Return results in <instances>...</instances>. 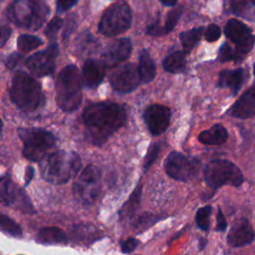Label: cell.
<instances>
[{
  "label": "cell",
  "instance_id": "cell-1",
  "mask_svg": "<svg viewBox=\"0 0 255 255\" xmlns=\"http://www.w3.org/2000/svg\"><path fill=\"white\" fill-rule=\"evenodd\" d=\"M88 137L94 144L104 143L127 121L123 106L113 102H100L89 105L83 112Z\"/></svg>",
  "mask_w": 255,
  "mask_h": 255
},
{
  "label": "cell",
  "instance_id": "cell-2",
  "mask_svg": "<svg viewBox=\"0 0 255 255\" xmlns=\"http://www.w3.org/2000/svg\"><path fill=\"white\" fill-rule=\"evenodd\" d=\"M42 177L53 184H63L74 178L82 167V159L75 151L57 150L40 161Z\"/></svg>",
  "mask_w": 255,
  "mask_h": 255
},
{
  "label": "cell",
  "instance_id": "cell-3",
  "mask_svg": "<svg viewBox=\"0 0 255 255\" xmlns=\"http://www.w3.org/2000/svg\"><path fill=\"white\" fill-rule=\"evenodd\" d=\"M83 77L75 65L64 67L59 73L56 83V103L64 112H74L82 104V85Z\"/></svg>",
  "mask_w": 255,
  "mask_h": 255
},
{
  "label": "cell",
  "instance_id": "cell-4",
  "mask_svg": "<svg viewBox=\"0 0 255 255\" xmlns=\"http://www.w3.org/2000/svg\"><path fill=\"white\" fill-rule=\"evenodd\" d=\"M9 95L14 105L25 113L35 112L45 103L39 82L23 71L14 74Z\"/></svg>",
  "mask_w": 255,
  "mask_h": 255
},
{
  "label": "cell",
  "instance_id": "cell-5",
  "mask_svg": "<svg viewBox=\"0 0 255 255\" xmlns=\"http://www.w3.org/2000/svg\"><path fill=\"white\" fill-rule=\"evenodd\" d=\"M49 13L44 0H14L7 9V17L14 25L31 31L41 28Z\"/></svg>",
  "mask_w": 255,
  "mask_h": 255
},
{
  "label": "cell",
  "instance_id": "cell-6",
  "mask_svg": "<svg viewBox=\"0 0 255 255\" xmlns=\"http://www.w3.org/2000/svg\"><path fill=\"white\" fill-rule=\"evenodd\" d=\"M18 135L23 142V155L32 161H41L56 145L54 134L40 128H19Z\"/></svg>",
  "mask_w": 255,
  "mask_h": 255
},
{
  "label": "cell",
  "instance_id": "cell-7",
  "mask_svg": "<svg viewBox=\"0 0 255 255\" xmlns=\"http://www.w3.org/2000/svg\"><path fill=\"white\" fill-rule=\"evenodd\" d=\"M204 180L207 186L213 190L230 184L238 187L244 181V176L240 168L227 159H213L204 167Z\"/></svg>",
  "mask_w": 255,
  "mask_h": 255
},
{
  "label": "cell",
  "instance_id": "cell-8",
  "mask_svg": "<svg viewBox=\"0 0 255 255\" xmlns=\"http://www.w3.org/2000/svg\"><path fill=\"white\" fill-rule=\"evenodd\" d=\"M102 187V172L99 167L90 164L84 168L75 180L72 191L75 199L83 204L90 205L98 198Z\"/></svg>",
  "mask_w": 255,
  "mask_h": 255
},
{
  "label": "cell",
  "instance_id": "cell-9",
  "mask_svg": "<svg viewBox=\"0 0 255 255\" xmlns=\"http://www.w3.org/2000/svg\"><path fill=\"white\" fill-rule=\"evenodd\" d=\"M131 24V11L129 6L122 1L110 6L101 18L99 32L111 37L124 33Z\"/></svg>",
  "mask_w": 255,
  "mask_h": 255
},
{
  "label": "cell",
  "instance_id": "cell-10",
  "mask_svg": "<svg viewBox=\"0 0 255 255\" xmlns=\"http://www.w3.org/2000/svg\"><path fill=\"white\" fill-rule=\"evenodd\" d=\"M200 167V161L178 151H171L164 160V169L171 178L178 181H188L193 178Z\"/></svg>",
  "mask_w": 255,
  "mask_h": 255
},
{
  "label": "cell",
  "instance_id": "cell-11",
  "mask_svg": "<svg viewBox=\"0 0 255 255\" xmlns=\"http://www.w3.org/2000/svg\"><path fill=\"white\" fill-rule=\"evenodd\" d=\"M224 33L235 44V62H240L253 49L255 35L246 24L237 19L228 20L224 28Z\"/></svg>",
  "mask_w": 255,
  "mask_h": 255
},
{
  "label": "cell",
  "instance_id": "cell-12",
  "mask_svg": "<svg viewBox=\"0 0 255 255\" xmlns=\"http://www.w3.org/2000/svg\"><path fill=\"white\" fill-rule=\"evenodd\" d=\"M0 193L2 202L7 206H13L27 214H34L36 210L26 192L16 185L9 174H4L1 177Z\"/></svg>",
  "mask_w": 255,
  "mask_h": 255
},
{
  "label": "cell",
  "instance_id": "cell-13",
  "mask_svg": "<svg viewBox=\"0 0 255 255\" xmlns=\"http://www.w3.org/2000/svg\"><path fill=\"white\" fill-rule=\"evenodd\" d=\"M141 82L138 67L132 63L116 68L110 76L112 88L120 94H128L135 90Z\"/></svg>",
  "mask_w": 255,
  "mask_h": 255
},
{
  "label": "cell",
  "instance_id": "cell-14",
  "mask_svg": "<svg viewBox=\"0 0 255 255\" xmlns=\"http://www.w3.org/2000/svg\"><path fill=\"white\" fill-rule=\"evenodd\" d=\"M59 54V46L53 42L43 51L37 52L26 60L27 69L36 77H44L54 73L55 60Z\"/></svg>",
  "mask_w": 255,
  "mask_h": 255
},
{
  "label": "cell",
  "instance_id": "cell-15",
  "mask_svg": "<svg viewBox=\"0 0 255 255\" xmlns=\"http://www.w3.org/2000/svg\"><path fill=\"white\" fill-rule=\"evenodd\" d=\"M170 117V109L159 104L151 105L143 112V121L152 135H159L167 129Z\"/></svg>",
  "mask_w": 255,
  "mask_h": 255
},
{
  "label": "cell",
  "instance_id": "cell-16",
  "mask_svg": "<svg viewBox=\"0 0 255 255\" xmlns=\"http://www.w3.org/2000/svg\"><path fill=\"white\" fill-rule=\"evenodd\" d=\"M254 239V229L245 217L236 219L227 234V243L234 248L247 246L251 244Z\"/></svg>",
  "mask_w": 255,
  "mask_h": 255
},
{
  "label": "cell",
  "instance_id": "cell-17",
  "mask_svg": "<svg viewBox=\"0 0 255 255\" xmlns=\"http://www.w3.org/2000/svg\"><path fill=\"white\" fill-rule=\"evenodd\" d=\"M131 52V42L128 38H120L111 42L102 54V60L107 67H113L127 60Z\"/></svg>",
  "mask_w": 255,
  "mask_h": 255
},
{
  "label": "cell",
  "instance_id": "cell-18",
  "mask_svg": "<svg viewBox=\"0 0 255 255\" xmlns=\"http://www.w3.org/2000/svg\"><path fill=\"white\" fill-rule=\"evenodd\" d=\"M228 114L234 118L242 120L255 116V83L232 105Z\"/></svg>",
  "mask_w": 255,
  "mask_h": 255
},
{
  "label": "cell",
  "instance_id": "cell-19",
  "mask_svg": "<svg viewBox=\"0 0 255 255\" xmlns=\"http://www.w3.org/2000/svg\"><path fill=\"white\" fill-rule=\"evenodd\" d=\"M107 65L103 60L88 59L82 70L84 85L89 89H96L104 80Z\"/></svg>",
  "mask_w": 255,
  "mask_h": 255
},
{
  "label": "cell",
  "instance_id": "cell-20",
  "mask_svg": "<svg viewBox=\"0 0 255 255\" xmlns=\"http://www.w3.org/2000/svg\"><path fill=\"white\" fill-rule=\"evenodd\" d=\"M246 79V72L243 68L233 70H223L219 73L217 86L228 88L233 96H236L242 88Z\"/></svg>",
  "mask_w": 255,
  "mask_h": 255
},
{
  "label": "cell",
  "instance_id": "cell-21",
  "mask_svg": "<svg viewBox=\"0 0 255 255\" xmlns=\"http://www.w3.org/2000/svg\"><path fill=\"white\" fill-rule=\"evenodd\" d=\"M72 238L77 243L92 244L102 238L101 230L92 224H77L72 228Z\"/></svg>",
  "mask_w": 255,
  "mask_h": 255
},
{
  "label": "cell",
  "instance_id": "cell-22",
  "mask_svg": "<svg viewBox=\"0 0 255 255\" xmlns=\"http://www.w3.org/2000/svg\"><path fill=\"white\" fill-rule=\"evenodd\" d=\"M228 138V131L224 126L215 124L208 129L198 134V140L207 145H219L224 143Z\"/></svg>",
  "mask_w": 255,
  "mask_h": 255
},
{
  "label": "cell",
  "instance_id": "cell-23",
  "mask_svg": "<svg viewBox=\"0 0 255 255\" xmlns=\"http://www.w3.org/2000/svg\"><path fill=\"white\" fill-rule=\"evenodd\" d=\"M36 241L44 245L66 244L68 242V237L61 228L51 226L41 228L36 235Z\"/></svg>",
  "mask_w": 255,
  "mask_h": 255
},
{
  "label": "cell",
  "instance_id": "cell-24",
  "mask_svg": "<svg viewBox=\"0 0 255 255\" xmlns=\"http://www.w3.org/2000/svg\"><path fill=\"white\" fill-rule=\"evenodd\" d=\"M137 67L142 83L147 84L154 79L156 74V68L149 53L145 49H142L139 53Z\"/></svg>",
  "mask_w": 255,
  "mask_h": 255
},
{
  "label": "cell",
  "instance_id": "cell-25",
  "mask_svg": "<svg viewBox=\"0 0 255 255\" xmlns=\"http://www.w3.org/2000/svg\"><path fill=\"white\" fill-rule=\"evenodd\" d=\"M230 9L238 17L255 21V0H231Z\"/></svg>",
  "mask_w": 255,
  "mask_h": 255
},
{
  "label": "cell",
  "instance_id": "cell-26",
  "mask_svg": "<svg viewBox=\"0 0 255 255\" xmlns=\"http://www.w3.org/2000/svg\"><path fill=\"white\" fill-rule=\"evenodd\" d=\"M185 54L184 51H176L166 56L162 61L163 69L171 74L183 72L186 66Z\"/></svg>",
  "mask_w": 255,
  "mask_h": 255
},
{
  "label": "cell",
  "instance_id": "cell-27",
  "mask_svg": "<svg viewBox=\"0 0 255 255\" xmlns=\"http://www.w3.org/2000/svg\"><path fill=\"white\" fill-rule=\"evenodd\" d=\"M141 198V184H138L133 192L130 194L129 198L126 201V203L122 206L121 210L119 211V216L121 219L131 217L136 209L139 206Z\"/></svg>",
  "mask_w": 255,
  "mask_h": 255
},
{
  "label": "cell",
  "instance_id": "cell-28",
  "mask_svg": "<svg viewBox=\"0 0 255 255\" xmlns=\"http://www.w3.org/2000/svg\"><path fill=\"white\" fill-rule=\"evenodd\" d=\"M203 34V27H197L190 29L188 31H184L180 33L179 38L182 44L184 52L187 54L189 53L200 41L201 36Z\"/></svg>",
  "mask_w": 255,
  "mask_h": 255
},
{
  "label": "cell",
  "instance_id": "cell-29",
  "mask_svg": "<svg viewBox=\"0 0 255 255\" xmlns=\"http://www.w3.org/2000/svg\"><path fill=\"white\" fill-rule=\"evenodd\" d=\"M99 48L98 40L90 33L85 32L76 41V50L80 55H89Z\"/></svg>",
  "mask_w": 255,
  "mask_h": 255
},
{
  "label": "cell",
  "instance_id": "cell-30",
  "mask_svg": "<svg viewBox=\"0 0 255 255\" xmlns=\"http://www.w3.org/2000/svg\"><path fill=\"white\" fill-rule=\"evenodd\" d=\"M162 217L159 215H156V214H153L150 212H145L143 214L138 215L137 217H135L132 220L131 227L134 230V232L136 231L137 233H141V232H144L149 227H151L153 224H155Z\"/></svg>",
  "mask_w": 255,
  "mask_h": 255
},
{
  "label": "cell",
  "instance_id": "cell-31",
  "mask_svg": "<svg viewBox=\"0 0 255 255\" xmlns=\"http://www.w3.org/2000/svg\"><path fill=\"white\" fill-rule=\"evenodd\" d=\"M43 44L42 39L37 36L29 35V34H22L17 39V47L21 52H30Z\"/></svg>",
  "mask_w": 255,
  "mask_h": 255
},
{
  "label": "cell",
  "instance_id": "cell-32",
  "mask_svg": "<svg viewBox=\"0 0 255 255\" xmlns=\"http://www.w3.org/2000/svg\"><path fill=\"white\" fill-rule=\"evenodd\" d=\"M0 228L4 233L9 234L10 236L20 238L22 237V228L21 226L15 222L10 217L6 216L5 214L0 215Z\"/></svg>",
  "mask_w": 255,
  "mask_h": 255
},
{
  "label": "cell",
  "instance_id": "cell-33",
  "mask_svg": "<svg viewBox=\"0 0 255 255\" xmlns=\"http://www.w3.org/2000/svg\"><path fill=\"white\" fill-rule=\"evenodd\" d=\"M212 212V206L211 205H205L203 207H200L195 214V222L203 231H208L209 225H210V215Z\"/></svg>",
  "mask_w": 255,
  "mask_h": 255
},
{
  "label": "cell",
  "instance_id": "cell-34",
  "mask_svg": "<svg viewBox=\"0 0 255 255\" xmlns=\"http://www.w3.org/2000/svg\"><path fill=\"white\" fill-rule=\"evenodd\" d=\"M160 147H161V143L159 141L153 142L152 144L149 145L147 152L144 156V160H143V170L146 171L150 165L155 161V159L157 158L159 151H160Z\"/></svg>",
  "mask_w": 255,
  "mask_h": 255
},
{
  "label": "cell",
  "instance_id": "cell-35",
  "mask_svg": "<svg viewBox=\"0 0 255 255\" xmlns=\"http://www.w3.org/2000/svg\"><path fill=\"white\" fill-rule=\"evenodd\" d=\"M183 9L182 7H178L175 8L173 10H171L166 17V21H165V25H164V31L165 33H169L177 24L180 16L182 15Z\"/></svg>",
  "mask_w": 255,
  "mask_h": 255
},
{
  "label": "cell",
  "instance_id": "cell-36",
  "mask_svg": "<svg viewBox=\"0 0 255 255\" xmlns=\"http://www.w3.org/2000/svg\"><path fill=\"white\" fill-rule=\"evenodd\" d=\"M218 60L221 63L228 62V61H235L236 60V53L235 50L232 49V47L228 43L222 44V46L219 49L218 52Z\"/></svg>",
  "mask_w": 255,
  "mask_h": 255
},
{
  "label": "cell",
  "instance_id": "cell-37",
  "mask_svg": "<svg viewBox=\"0 0 255 255\" xmlns=\"http://www.w3.org/2000/svg\"><path fill=\"white\" fill-rule=\"evenodd\" d=\"M63 25V19L60 17H54L47 25L46 29H45V35L50 38V39H54L58 33V31L61 29Z\"/></svg>",
  "mask_w": 255,
  "mask_h": 255
},
{
  "label": "cell",
  "instance_id": "cell-38",
  "mask_svg": "<svg viewBox=\"0 0 255 255\" xmlns=\"http://www.w3.org/2000/svg\"><path fill=\"white\" fill-rule=\"evenodd\" d=\"M221 35V30L220 27L216 24H210L206 31H205V39L208 42H214L220 38Z\"/></svg>",
  "mask_w": 255,
  "mask_h": 255
},
{
  "label": "cell",
  "instance_id": "cell-39",
  "mask_svg": "<svg viewBox=\"0 0 255 255\" xmlns=\"http://www.w3.org/2000/svg\"><path fill=\"white\" fill-rule=\"evenodd\" d=\"M137 244H138V241L132 237H129L126 240L120 241V246H121L122 252L126 253V254L133 252L135 250V248L137 247Z\"/></svg>",
  "mask_w": 255,
  "mask_h": 255
},
{
  "label": "cell",
  "instance_id": "cell-40",
  "mask_svg": "<svg viewBox=\"0 0 255 255\" xmlns=\"http://www.w3.org/2000/svg\"><path fill=\"white\" fill-rule=\"evenodd\" d=\"M76 16L75 15H70L67 19L64 31H63V40L67 41L70 37V35L73 33V31L76 29L77 27V21H76Z\"/></svg>",
  "mask_w": 255,
  "mask_h": 255
},
{
  "label": "cell",
  "instance_id": "cell-41",
  "mask_svg": "<svg viewBox=\"0 0 255 255\" xmlns=\"http://www.w3.org/2000/svg\"><path fill=\"white\" fill-rule=\"evenodd\" d=\"M216 228L215 230L218 232H223L226 230L227 228V221L225 219V216L221 210L220 207H218L217 210V215H216Z\"/></svg>",
  "mask_w": 255,
  "mask_h": 255
},
{
  "label": "cell",
  "instance_id": "cell-42",
  "mask_svg": "<svg viewBox=\"0 0 255 255\" xmlns=\"http://www.w3.org/2000/svg\"><path fill=\"white\" fill-rule=\"evenodd\" d=\"M22 59V55L19 53H12L10 54L7 59H6V67L10 70H13L14 68H16V66L18 65V63L21 61Z\"/></svg>",
  "mask_w": 255,
  "mask_h": 255
},
{
  "label": "cell",
  "instance_id": "cell-43",
  "mask_svg": "<svg viewBox=\"0 0 255 255\" xmlns=\"http://www.w3.org/2000/svg\"><path fill=\"white\" fill-rule=\"evenodd\" d=\"M78 1L79 0H57V11L59 13L65 12L75 6Z\"/></svg>",
  "mask_w": 255,
  "mask_h": 255
},
{
  "label": "cell",
  "instance_id": "cell-44",
  "mask_svg": "<svg viewBox=\"0 0 255 255\" xmlns=\"http://www.w3.org/2000/svg\"><path fill=\"white\" fill-rule=\"evenodd\" d=\"M146 33L148 35H152V36H159V35L165 34V31H164V27H161L159 25V22L156 21L153 24L148 26V28L146 30Z\"/></svg>",
  "mask_w": 255,
  "mask_h": 255
},
{
  "label": "cell",
  "instance_id": "cell-45",
  "mask_svg": "<svg viewBox=\"0 0 255 255\" xmlns=\"http://www.w3.org/2000/svg\"><path fill=\"white\" fill-rule=\"evenodd\" d=\"M11 34V29L9 26H2L1 28V47H4L7 40L9 39Z\"/></svg>",
  "mask_w": 255,
  "mask_h": 255
},
{
  "label": "cell",
  "instance_id": "cell-46",
  "mask_svg": "<svg viewBox=\"0 0 255 255\" xmlns=\"http://www.w3.org/2000/svg\"><path fill=\"white\" fill-rule=\"evenodd\" d=\"M33 175H34V169L32 166H27L26 168V171H25V185L27 186L30 181L32 180L33 178Z\"/></svg>",
  "mask_w": 255,
  "mask_h": 255
},
{
  "label": "cell",
  "instance_id": "cell-47",
  "mask_svg": "<svg viewBox=\"0 0 255 255\" xmlns=\"http://www.w3.org/2000/svg\"><path fill=\"white\" fill-rule=\"evenodd\" d=\"M165 6H173L176 4L177 0H159Z\"/></svg>",
  "mask_w": 255,
  "mask_h": 255
},
{
  "label": "cell",
  "instance_id": "cell-48",
  "mask_svg": "<svg viewBox=\"0 0 255 255\" xmlns=\"http://www.w3.org/2000/svg\"><path fill=\"white\" fill-rule=\"evenodd\" d=\"M206 244H207V240H206L205 238H203V237L199 238V249H200V250L204 249L205 246H206Z\"/></svg>",
  "mask_w": 255,
  "mask_h": 255
},
{
  "label": "cell",
  "instance_id": "cell-49",
  "mask_svg": "<svg viewBox=\"0 0 255 255\" xmlns=\"http://www.w3.org/2000/svg\"><path fill=\"white\" fill-rule=\"evenodd\" d=\"M253 72H254V78H255V63H254V69H253Z\"/></svg>",
  "mask_w": 255,
  "mask_h": 255
}]
</instances>
